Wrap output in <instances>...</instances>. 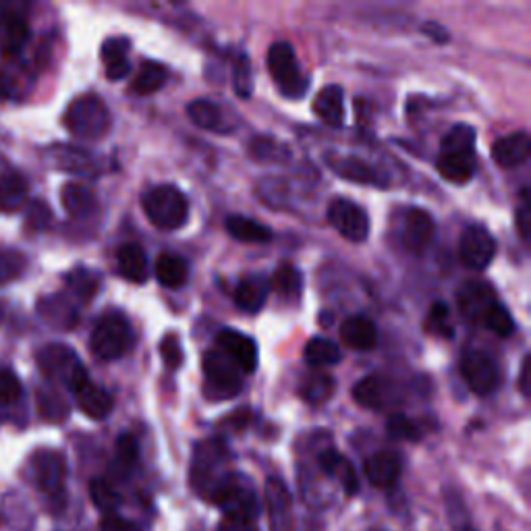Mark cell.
Returning a JSON list of instances; mask_svg holds the SVG:
<instances>
[{
    "label": "cell",
    "mask_w": 531,
    "mask_h": 531,
    "mask_svg": "<svg viewBox=\"0 0 531 531\" xmlns=\"http://www.w3.org/2000/svg\"><path fill=\"white\" fill-rule=\"evenodd\" d=\"M67 285L79 299L90 301L100 289V276L88 268H75L67 274Z\"/></svg>",
    "instance_id": "39"
},
{
    "label": "cell",
    "mask_w": 531,
    "mask_h": 531,
    "mask_svg": "<svg viewBox=\"0 0 531 531\" xmlns=\"http://www.w3.org/2000/svg\"><path fill=\"white\" fill-rule=\"evenodd\" d=\"M326 162L330 169L339 177L353 181L357 185H374V187H386V179L374 169V166L357 156H339L328 154Z\"/></svg>",
    "instance_id": "18"
},
{
    "label": "cell",
    "mask_w": 531,
    "mask_h": 531,
    "mask_svg": "<svg viewBox=\"0 0 531 531\" xmlns=\"http://www.w3.org/2000/svg\"><path fill=\"white\" fill-rule=\"evenodd\" d=\"M90 496L94 500V505L104 513H117V509L121 507V496L119 492L110 486L106 480H94L90 484Z\"/></svg>",
    "instance_id": "42"
},
{
    "label": "cell",
    "mask_w": 531,
    "mask_h": 531,
    "mask_svg": "<svg viewBox=\"0 0 531 531\" xmlns=\"http://www.w3.org/2000/svg\"><path fill=\"white\" fill-rule=\"evenodd\" d=\"M461 374L471 393L488 397L500 386V374L496 361L484 351H467L461 359Z\"/></svg>",
    "instance_id": "10"
},
{
    "label": "cell",
    "mask_w": 531,
    "mask_h": 531,
    "mask_svg": "<svg viewBox=\"0 0 531 531\" xmlns=\"http://www.w3.org/2000/svg\"><path fill=\"white\" fill-rule=\"evenodd\" d=\"M73 395L77 399V407L86 413L90 419H104L110 415V411H113V407H115L113 395H110L106 388L94 384L92 380L83 382Z\"/></svg>",
    "instance_id": "21"
},
{
    "label": "cell",
    "mask_w": 531,
    "mask_h": 531,
    "mask_svg": "<svg viewBox=\"0 0 531 531\" xmlns=\"http://www.w3.org/2000/svg\"><path fill=\"white\" fill-rule=\"evenodd\" d=\"M25 270V258L15 249H0V285L11 283Z\"/></svg>",
    "instance_id": "46"
},
{
    "label": "cell",
    "mask_w": 531,
    "mask_h": 531,
    "mask_svg": "<svg viewBox=\"0 0 531 531\" xmlns=\"http://www.w3.org/2000/svg\"><path fill=\"white\" fill-rule=\"evenodd\" d=\"M496 301L498 299L492 287L482 281H469L457 293V303H459L463 318L473 324H482L486 312L490 310V305Z\"/></svg>",
    "instance_id": "17"
},
{
    "label": "cell",
    "mask_w": 531,
    "mask_h": 531,
    "mask_svg": "<svg viewBox=\"0 0 531 531\" xmlns=\"http://www.w3.org/2000/svg\"><path fill=\"white\" fill-rule=\"evenodd\" d=\"M531 139L527 131H517L496 139L492 144V160L502 169H515L529 158Z\"/></svg>",
    "instance_id": "19"
},
{
    "label": "cell",
    "mask_w": 531,
    "mask_h": 531,
    "mask_svg": "<svg viewBox=\"0 0 531 531\" xmlns=\"http://www.w3.org/2000/svg\"><path fill=\"white\" fill-rule=\"evenodd\" d=\"M27 193H30V187H27V181L21 173L7 171L0 175V210H19L27 200Z\"/></svg>",
    "instance_id": "31"
},
{
    "label": "cell",
    "mask_w": 531,
    "mask_h": 531,
    "mask_svg": "<svg viewBox=\"0 0 531 531\" xmlns=\"http://www.w3.org/2000/svg\"><path fill=\"white\" fill-rule=\"evenodd\" d=\"M436 225L434 218L422 210V208H409L405 214V225H403V245L411 251V254H424L434 241Z\"/></svg>",
    "instance_id": "16"
},
{
    "label": "cell",
    "mask_w": 531,
    "mask_h": 531,
    "mask_svg": "<svg viewBox=\"0 0 531 531\" xmlns=\"http://www.w3.org/2000/svg\"><path fill=\"white\" fill-rule=\"evenodd\" d=\"M166 77H169V73H166L164 65H160L156 61H144L142 67H139L135 79H133L131 90L137 96H150L164 86Z\"/></svg>",
    "instance_id": "35"
},
{
    "label": "cell",
    "mask_w": 531,
    "mask_h": 531,
    "mask_svg": "<svg viewBox=\"0 0 531 531\" xmlns=\"http://www.w3.org/2000/svg\"><path fill=\"white\" fill-rule=\"evenodd\" d=\"M461 262L471 270H486L496 256L494 237L480 225H469L459 241Z\"/></svg>",
    "instance_id": "12"
},
{
    "label": "cell",
    "mask_w": 531,
    "mask_h": 531,
    "mask_svg": "<svg viewBox=\"0 0 531 531\" xmlns=\"http://www.w3.org/2000/svg\"><path fill=\"white\" fill-rule=\"evenodd\" d=\"M363 473H366V478L372 486L376 488H390L401 475V461L395 453H376L372 455L366 465H363Z\"/></svg>",
    "instance_id": "25"
},
{
    "label": "cell",
    "mask_w": 531,
    "mask_h": 531,
    "mask_svg": "<svg viewBox=\"0 0 531 531\" xmlns=\"http://www.w3.org/2000/svg\"><path fill=\"white\" fill-rule=\"evenodd\" d=\"M328 222L345 239L353 243H363L370 237V216L361 206L351 200H334L328 206Z\"/></svg>",
    "instance_id": "11"
},
{
    "label": "cell",
    "mask_w": 531,
    "mask_h": 531,
    "mask_svg": "<svg viewBox=\"0 0 531 531\" xmlns=\"http://www.w3.org/2000/svg\"><path fill=\"white\" fill-rule=\"evenodd\" d=\"M204 376L206 395L214 401H225L241 393L243 374L220 349L204 353Z\"/></svg>",
    "instance_id": "7"
},
{
    "label": "cell",
    "mask_w": 531,
    "mask_h": 531,
    "mask_svg": "<svg viewBox=\"0 0 531 531\" xmlns=\"http://www.w3.org/2000/svg\"><path fill=\"white\" fill-rule=\"evenodd\" d=\"M438 173L455 185H465L475 175V129L459 123L440 142Z\"/></svg>",
    "instance_id": "1"
},
{
    "label": "cell",
    "mask_w": 531,
    "mask_h": 531,
    "mask_svg": "<svg viewBox=\"0 0 531 531\" xmlns=\"http://www.w3.org/2000/svg\"><path fill=\"white\" fill-rule=\"evenodd\" d=\"M63 123L75 137L86 139V142H96L110 129L108 106L96 94H83L67 106Z\"/></svg>",
    "instance_id": "4"
},
{
    "label": "cell",
    "mask_w": 531,
    "mask_h": 531,
    "mask_svg": "<svg viewBox=\"0 0 531 531\" xmlns=\"http://www.w3.org/2000/svg\"><path fill=\"white\" fill-rule=\"evenodd\" d=\"M117 264H119V274L127 278L129 283L144 285L150 278L148 256L137 243H123L117 249Z\"/></svg>",
    "instance_id": "20"
},
{
    "label": "cell",
    "mask_w": 531,
    "mask_h": 531,
    "mask_svg": "<svg viewBox=\"0 0 531 531\" xmlns=\"http://www.w3.org/2000/svg\"><path fill=\"white\" fill-rule=\"evenodd\" d=\"M517 229L523 241L529 239L531 233V206H529V191H521V204L517 208Z\"/></svg>",
    "instance_id": "54"
},
{
    "label": "cell",
    "mask_w": 531,
    "mask_h": 531,
    "mask_svg": "<svg viewBox=\"0 0 531 531\" xmlns=\"http://www.w3.org/2000/svg\"><path fill=\"white\" fill-rule=\"evenodd\" d=\"M137 457H139V444H137L135 436L121 434L117 440V446H115V469L121 475H127L135 467Z\"/></svg>",
    "instance_id": "43"
},
{
    "label": "cell",
    "mask_w": 531,
    "mask_h": 531,
    "mask_svg": "<svg viewBox=\"0 0 531 531\" xmlns=\"http://www.w3.org/2000/svg\"><path fill=\"white\" fill-rule=\"evenodd\" d=\"M314 113L328 127H341L345 123V92L341 86H326L314 98Z\"/></svg>",
    "instance_id": "24"
},
{
    "label": "cell",
    "mask_w": 531,
    "mask_h": 531,
    "mask_svg": "<svg viewBox=\"0 0 531 531\" xmlns=\"http://www.w3.org/2000/svg\"><path fill=\"white\" fill-rule=\"evenodd\" d=\"M133 343V332L123 314L110 312L104 314L90 337V349L92 353L102 361H115L121 359Z\"/></svg>",
    "instance_id": "6"
},
{
    "label": "cell",
    "mask_w": 531,
    "mask_h": 531,
    "mask_svg": "<svg viewBox=\"0 0 531 531\" xmlns=\"http://www.w3.org/2000/svg\"><path fill=\"white\" fill-rule=\"evenodd\" d=\"M50 220H52V212H50L48 204L38 200L30 206V210H27L25 225L30 231H44L50 225Z\"/></svg>",
    "instance_id": "53"
},
{
    "label": "cell",
    "mask_w": 531,
    "mask_h": 531,
    "mask_svg": "<svg viewBox=\"0 0 531 531\" xmlns=\"http://www.w3.org/2000/svg\"><path fill=\"white\" fill-rule=\"evenodd\" d=\"M318 463H320V469L326 475H330V478L337 480L347 494H355L359 490V480H357L353 465L339 451H334V449L324 451L318 457Z\"/></svg>",
    "instance_id": "27"
},
{
    "label": "cell",
    "mask_w": 531,
    "mask_h": 531,
    "mask_svg": "<svg viewBox=\"0 0 531 531\" xmlns=\"http://www.w3.org/2000/svg\"><path fill=\"white\" fill-rule=\"evenodd\" d=\"M482 326H486L488 330H492L496 334V337H502V339L511 337L513 330H515V322H513L509 310L500 301L490 305V310L486 312V316L482 320Z\"/></svg>",
    "instance_id": "40"
},
{
    "label": "cell",
    "mask_w": 531,
    "mask_h": 531,
    "mask_svg": "<svg viewBox=\"0 0 531 531\" xmlns=\"http://www.w3.org/2000/svg\"><path fill=\"white\" fill-rule=\"evenodd\" d=\"M34 478L42 492L50 496H59L65 488L67 463L65 457L57 451H42L34 459Z\"/></svg>",
    "instance_id": "15"
},
{
    "label": "cell",
    "mask_w": 531,
    "mask_h": 531,
    "mask_svg": "<svg viewBox=\"0 0 531 531\" xmlns=\"http://www.w3.org/2000/svg\"><path fill=\"white\" fill-rule=\"evenodd\" d=\"M142 208L152 225L160 231H179L187 225L189 202L175 185H156L142 195Z\"/></svg>",
    "instance_id": "3"
},
{
    "label": "cell",
    "mask_w": 531,
    "mask_h": 531,
    "mask_svg": "<svg viewBox=\"0 0 531 531\" xmlns=\"http://www.w3.org/2000/svg\"><path fill=\"white\" fill-rule=\"evenodd\" d=\"M216 345L225 353L235 366L241 370V374H251L258 368V343L247 337V334L235 330V328H222L216 337Z\"/></svg>",
    "instance_id": "13"
},
{
    "label": "cell",
    "mask_w": 531,
    "mask_h": 531,
    "mask_svg": "<svg viewBox=\"0 0 531 531\" xmlns=\"http://www.w3.org/2000/svg\"><path fill=\"white\" fill-rule=\"evenodd\" d=\"M353 399L357 405L366 407V409H376L382 411L390 405H395L399 401L397 388L388 378L380 374H372L361 378L355 388H353Z\"/></svg>",
    "instance_id": "14"
},
{
    "label": "cell",
    "mask_w": 531,
    "mask_h": 531,
    "mask_svg": "<svg viewBox=\"0 0 531 531\" xmlns=\"http://www.w3.org/2000/svg\"><path fill=\"white\" fill-rule=\"evenodd\" d=\"M38 310L46 322L52 326L61 328H71L77 324V310L63 297V295H52L44 297L38 305Z\"/></svg>",
    "instance_id": "34"
},
{
    "label": "cell",
    "mask_w": 531,
    "mask_h": 531,
    "mask_svg": "<svg viewBox=\"0 0 531 531\" xmlns=\"http://www.w3.org/2000/svg\"><path fill=\"white\" fill-rule=\"evenodd\" d=\"M386 430H388L390 438H397V440H419L422 438V430H419V426L403 413L390 415Z\"/></svg>",
    "instance_id": "45"
},
{
    "label": "cell",
    "mask_w": 531,
    "mask_h": 531,
    "mask_svg": "<svg viewBox=\"0 0 531 531\" xmlns=\"http://www.w3.org/2000/svg\"><path fill=\"white\" fill-rule=\"evenodd\" d=\"M100 531H142V529L137 527V523L121 517L119 513H110L102 517Z\"/></svg>",
    "instance_id": "55"
},
{
    "label": "cell",
    "mask_w": 531,
    "mask_h": 531,
    "mask_svg": "<svg viewBox=\"0 0 531 531\" xmlns=\"http://www.w3.org/2000/svg\"><path fill=\"white\" fill-rule=\"evenodd\" d=\"M50 158L54 164H57V169L69 171L75 175H90L94 169L92 156L73 146H54L50 150Z\"/></svg>",
    "instance_id": "32"
},
{
    "label": "cell",
    "mask_w": 531,
    "mask_h": 531,
    "mask_svg": "<svg viewBox=\"0 0 531 531\" xmlns=\"http://www.w3.org/2000/svg\"><path fill=\"white\" fill-rule=\"evenodd\" d=\"M233 88L239 98H249L254 94V73H251V63L245 54H239L233 65Z\"/></svg>",
    "instance_id": "44"
},
{
    "label": "cell",
    "mask_w": 531,
    "mask_h": 531,
    "mask_svg": "<svg viewBox=\"0 0 531 531\" xmlns=\"http://www.w3.org/2000/svg\"><path fill=\"white\" fill-rule=\"evenodd\" d=\"M129 48H131V42L125 36L108 38L102 44L100 57L104 61V69H106V77L108 79L119 81V79H125L131 73V63L127 59Z\"/></svg>",
    "instance_id": "26"
},
{
    "label": "cell",
    "mask_w": 531,
    "mask_h": 531,
    "mask_svg": "<svg viewBox=\"0 0 531 531\" xmlns=\"http://www.w3.org/2000/svg\"><path fill=\"white\" fill-rule=\"evenodd\" d=\"M268 283H270V289H274L278 295H283L285 299H297V297H301V291H303V276L291 264L278 266Z\"/></svg>",
    "instance_id": "37"
},
{
    "label": "cell",
    "mask_w": 531,
    "mask_h": 531,
    "mask_svg": "<svg viewBox=\"0 0 531 531\" xmlns=\"http://www.w3.org/2000/svg\"><path fill=\"white\" fill-rule=\"evenodd\" d=\"M212 502L222 509L227 519L254 523L256 517L260 515V505L254 490L243 484L235 473L227 480V484L216 492Z\"/></svg>",
    "instance_id": "9"
},
{
    "label": "cell",
    "mask_w": 531,
    "mask_h": 531,
    "mask_svg": "<svg viewBox=\"0 0 531 531\" xmlns=\"http://www.w3.org/2000/svg\"><path fill=\"white\" fill-rule=\"evenodd\" d=\"M519 388L523 397H529V355L523 357V363H521V372H519Z\"/></svg>",
    "instance_id": "58"
},
{
    "label": "cell",
    "mask_w": 531,
    "mask_h": 531,
    "mask_svg": "<svg viewBox=\"0 0 531 531\" xmlns=\"http://www.w3.org/2000/svg\"><path fill=\"white\" fill-rule=\"evenodd\" d=\"M21 382L11 370H0V405H13L21 399Z\"/></svg>",
    "instance_id": "49"
},
{
    "label": "cell",
    "mask_w": 531,
    "mask_h": 531,
    "mask_svg": "<svg viewBox=\"0 0 531 531\" xmlns=\"http://www.w3.org/2000/svg\"><path fill=\"white\" fill-rule=\"evenodd\" d=\"M61 200L63 208L75 218H86L98 208L96 193L83 183H67L61 189Z\"/></svg>",
    "instance_id": "28"
},
{
    "label": "cell",
    "mask_w": 531,
    "mask_h": 531,
    "mask_svg": "<svg viewBox=\"0 0 531 531\" xmlns=\"http://www.w3.org/2000/svg\"><path fill=\"white\" fill-rule=\"evenodd\" d=\"M465 531H475V529H465Z\"/></svg>",
    "instance_id": "60"
},
{
    "label": "cell",
    "mask_w": 531,
    "mask_h": 531,
    "mask_svg": "<svg viewBox=\"0 0 531 531\" xmlns=\"http://www.w3.org/2000/svg\"><path fill=\"white\" fill-rule=\"evenodd\" d=\"M334 390H337V382H334L332 376L322 372L307 374L299 384V395L307 405L326 403L334 395Z\"/></svg>",
    "instance_id": "33"
},
{
    "label": "cell",
    "mask_w": 531,
    "mask_h": 531,
    "mask_svg": "<svg viewBox=\"0 0 531 531\" xmlns=\"http://www.w3.org/2000/svg\"><path fill=\"white\" fill-rule=\"evenodd\" d=\"M9 94H11V81L3 71H0V100L9 98Z\"/></svg>",
    "instance_id": "59"
},
{
    "label": "cell",
    "mask_w": 531,
    "mask_h": 531,
    "mask_svg": "<svg viewBox=\"0 0 531 531\" xmlns=\"http://www.w3.org/2000/svg\"><path fill=\"white\" fill-rule=\"evenodd\" d=\"M341 339L353 351H372L378 345V328L366 316H353L343 322Z\"/></svg>",
    "instance_id": "23"
},
{
    "label": "cell",
    "mask_w": 531,
    "mask_h": 531,
    "mask_svg": "<svg viewBox=\"0 0 531 531\" xmlns=\"http://www.w3.org/2000/svg\"><path fill=\"white\" fill-rule=\"evenodd\" d=\"M225 225L229 235L241 243H268L272 239L270 227L241 214H231Z\"/></svg>",
    "instance_id": "30"
},
{
    "label": "cell",
    "mask_w": 531,
    "mask_h": 531,
    "mask_svg": "<svg viewBox=\"0 0 531 531\" xmlns=\"http://www.w3.org/2000/svg\"><path fill=\"white\" fill-rule=\"evenodd\" d=\"M270 283L264 274H249L235 289V303L239 310L258 314L268 301Z\"/></svg>",
    "instance_id": "22"
},
{
    "label": "cell",
    "mask_w": 531,
    "mask_h": 531,
    "mask_svg": "<svg viewBox=\"0 0 531 531\" xmlns=\"http://www.w3.org/2000/svg\"><path fill=\"white\" fill-rule=\"evenodd\" d=\"M266 65L278 92L285 98L299 100L307 92V88H310V79L301 73L295 50L289 42H274L268 48Z\"/></svg>",
    "instance_id": "5"
},
{
    "label": "cell",
    "mask_w": 531,
    "mask_h": 531,
    "mask_svg": "<svg viewBox=\"0 0 531 531\" xmlns=\"http://www.w3.org/2000/svg\"><path fill=\"white\" fill-rule=\"evenodd\" d=\"M424 32H426V36H428V38H432L436 44H446V42L451 40V34L446 32L444 27H442L440 23H436V21H432V23H426V25H424Z\"/></svg>",
    "instance_id": "56"
},
{
    "label": "cell",
    "mask_w": 531,
    "mask_h": 531,
    "mask_svg": "<svg viewBox=\"0 0 531 531\" xmlns=\"http://www.w3.org/2000/svg\"><path fill=\"white\" fill-rule=\"evenodd\" d=\"M38 363L40 370L48 378L61 380L63 384H67L71 393H75L83 382L90 380L88 370L83 368V363L79 361L75 351H71V347L67 345H46L38 353Z\"/></svg>",
    "instance_id": "8"
},
{
    "label": "cell",
    "mask_w": 531,
    "mask_h": 531,
    "mask_svg": "<svg viewBox=\"0 0 531 531\" xmlns=\"http://www.w3.org/2000/svg\"><path fill=\"white\" fill-rule=\"evenodd\" d=\"M283 150L285 148L278 146L274 139H270V137H258L249 146L251 156L258 158V160H281L285 156Z\"/></svg>",
    "instance_id": "52"
},
{
    "label": "cell",
    "mask_w": 531,
    "mask_h": 531,
    "mask_svg": "<svg viewBox=\"0 0 531 531\" xmlns=\"http://www.w3.org/2000/svg\"><path fill=\"white\" fill-rule=\"evenodd\" d=\"M160 357L171 370H179L183 363V349L177 334H166L160 343Z\"/></svg>",
    "instance_id": "50"
},
{
    "label": "cell",
    "mask_w": 531,
    "mask_h": 531,
    "mask_svg": "<svg viewBox=\"0 0 531 531\" xmlns=\"http://www.w3.org/2000/svg\"><path fill=\"white\" fill-rule=\"evenodd\" d=\"M266 502H268V507L274 515H281V513L289 511L291 496H289L287 486L278 478H270L266 482Z\"/></svg>",
    "instance_id": "47"
},
{
    "label": "cell",
    "mask_w": 531,
    "mask_h": 531,
    "mask_svg": "<svg viewBox=\"0 0 531 531\" xmlns=\"http://www.w3.org/2000/svg\"><path fill=\"white\" fill-rule=\"evenodd\" d=\"M30 36V27H27L25 19L19 15H11L7 21V34H5V50L17 52Z\"/></svg>",
    "instance_id": "48"
},
{
    "label": "cell",
    "mask_w": 531,
    "mask_h": 531,
    "mask_svg": "<svg viewBox=\"0 0 531 531\" xmlns=\"http://www.w3.org/2000/svg\"><path fill=\"white\" fill-rule=\"evenodd\" d=\"M154 274L158 283L166 289H181L187 285L189 266L181 256L175 254H160L154 264Z\"/></svg>",
    "instance_id": "29"
},
{
    "label": "cell",
    "mask_w": 531,
    "mask_h": 531,
    "mask_svg": "<svg viewBox=\"0 0 531 531\" xmlns=\"http://www.w3.org/2000/svg\"><path fill=\"white\" fill-rule=\"evenodd\" d=\"M187 117L191 119V123L200 129H208L214 131L220 127L222 117H220V108L206 100V98H198L187 104Z\"/></svg>",
    "instance_id": "38"
},
{
    "label": "cell",
    "mask_w": 531,
    "mask_h": 531,
    "mask_svg": "<svg viewBox=\"0 0 531 531\" xmlns=\"http://www.w3.org/2000/svg\"><path fill=\"white\" fill-rule=\"evenodd\" d=\"M426 330L434 337L440 339H453V324H451V312H449V305L436 301L430 307V314L426 320Z\"/></svg>",
    "instance_id": "41"
},
{
    "label": "cell",
    "mask_w": 531,
    "mask_h": 531,
    "mask_svg": "<svg viewBox=\"0 0 531 531\" xmlns=\"http://www.w3.org/2000/svg\"><path fill=\"white\" fill-rule=\"evenodd\" d=\"M216 531H258V527L254 523H247V521L227 519Z\"/></svg>",
    "instance_id": "57"
},
{
    "label": "cell",
    "mask_w": 531,
    "mask_h": 531,
    "mask_svg": "<svg viewBox=\"0 0 531 531\" xmlns=\"http://www.w3.org/2000/svg\"><path fill=\"white\" fill-rule=\"evenodd\" d=\"M233 471H229V451L222 440H206L195 446L191 463V486L206 500H214L216 492L227 484Z\"/></svg>",
    "instance_id": "2"
},
{
    "label": "cell",
    "mask_w": 531,
    "mask_h": 531,
    "mask_svg": "<svg viewBox=\"0 0 531 531\" xmlns=\"http://www.w3.org/2000/svg\"><path fill=\"white\" fill-rule=\"evenodd\" d=\"M40 411L46 419H52V422H59V419H65L69 415L67 403L54 393H40Z\"/></svg>",
    "instance_id": "51"
},
{
    "label": "cell",
    "mask_w": 531,
    "mask_h": 531,
    "mask_svg": "<svg viewBox=\"0 0 531 531\" xmlns=\"http://www.w3.org/2000/svg\"><path fill=\"white\" fill-rule=\"evenodd\" d=\"M303 357L314 368H326V366H337V363L343 359V353L339 345L332 343L330 339L314 337L310 343L305 345Z\"/></svg>",
    "instance_id": "36"
}]
</instances>
